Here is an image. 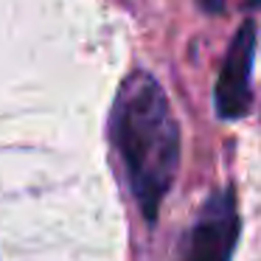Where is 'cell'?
I'll return each mask as SVG.
<instances>
[{
	"mask_svg": "<svg viewBox=\"0 0 261 261\" xmlns=\"http://www.w3.org/2000/svg\"><path fill=\"white\" fill-rule=\"evenodd\" d=\"M239 208L230 188L214 191L182 244V261H230L239 242Z\"/></svg>",
	"mask_w": 261,
	"mask_h": 261,
	"instance_id": "2",
	"label": "cell"
},
{
	"mask_svg": "<svg viewBox=\"0 0 261 261\" xmlns=\"http://www.w3.org/2000/svg\"><path fill=\"white\" fill-rule=\"evenodd\" d=\"M113 141L143 216L154 222L180 166V126L154 76L135 73L124 82L113 113Z\"/></svg>",
	"mask_w": 261,
	"mask_h": 261,
	"instance_id": "1",
	"label": "cell"
},
{
	"mask_svg": "<svg viewBox=\"0 0 261 261\" xmlns=\"http://www.w3.org/2000/svg\"><path fill=\"white\" fill-rule=\"evenodd\" d=\"M255 23L247 20L242 29L233 34L230 48L219 68L216 79V113L227 121L244 118L250 113V73H253V59H255Z\"/></svg>",
	"mask_w": 261,
	"mask_h": 261,
	"instance_id": "3",
	"label": "cell"
},
{
	"mask_svg": "<svg viewBox=\"0 0 261 261\" xmlns=\"http://www.w3.org/2000/svg\"><path fill=\"white\" fill-rule=\"evenodd\" d=\"M208 12H222V6H225V0H199Z\"/></svg>",
	"mask_w": 261,
	"mask_h": 261,
	"instance_id": "4",
	"label": "cell"
},
{
	"mask_svg": "<svg viewBox=\"0 0 261 261\" xmlns=\"http://www.w3.org/2000/svg\"><path fill=\"white\" fill-rule=\"evenodd\" d=\"M247 6H250V9H258V6H261V0H247Z\"/></svg>",
	"mask_w": 261,
	"mask_h": 261,
	"instance_id": "5",
	"label": "cell"
}]
</instances>
